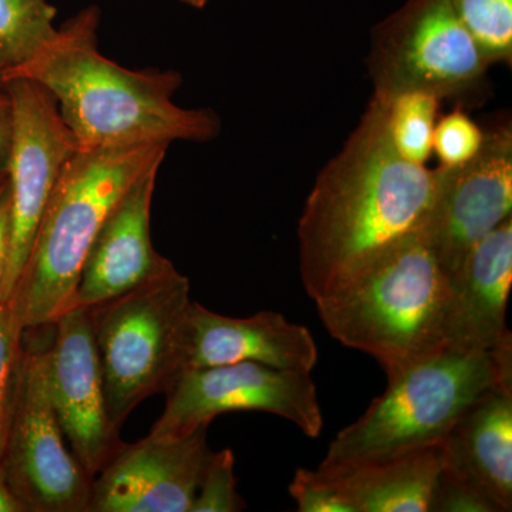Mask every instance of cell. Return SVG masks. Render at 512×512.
<instances>
[{"label": "cell", "instance_id": "1", "mask_svg": "<svg viewBox=\"0 0 512 512\" xmlns=\"http://www.w3.org/2000/svg\"><path fill=\"white\" fill-rule=\"evenodd\" d=\"M434 170L394 150L389 103L373 97L355 130L313 184L298 224L299 272L313 302L340 291L419 232Z\"/></svg>", "mask_w": 512, "mask_h": 512}, {"label": "cell", "instance_id": "2", "mask_svg": "<svg viewBox=\"0 0 512 512\" xmlns=\"http://www.w3.org/2000/svg\"><path fill=\"white\" fill-rule=\"evenodd\" d=\"M99 20L96 6L82 10L8 79L23 77L52 93L79 150L202 143L218 136L214 111L174 103L180 73L136 72L101 55Z\"/></svg>", "mask_w": 512, "mask_h": 512}, {"label": "cell", "instance_id": "3", "mask_svg": "<svg viewBox=\"0 0 512 512\" xmlns=\"http://www.w3.org/2000/svg\"><path fill=\"white\" fill-rule=\"evenodd\" d=\"M448 296L450 281L419 231L315 303L333 339L392 379L446 349Z\"/></svg>", "mask_w": 512, "mask_h": 512}, {"label": "cell", "instance_id": "4", "mask_svg": "<svg viewBox=\"0 0 512 512\" xmlns=\"http://www.w3.org/2000/svg\"><path fill=\"white\" fill-rule=\"evenodd\" d=\"M170 144L77 150L64 165L12 302L23 329L55 322L72 306L80 272L107 215Z\"/></svg>", "mask_w": 512, "mask_h": 512}, {"label": "cell", "instance_id": "5", "mask_svg": "<svg viewBox=\"0 0 512 512\" xmlns=\"http://www.w3.org/2000/svg\"><path fill=\"white\" fill-rule=\"evenodd\" d=\"M387 380L386 392L336 434L320 467L382 463L441 446L478 397L512 383V345L493 352L444 349Z\"/></svg>", "mask_w": 512, "mask_h": 512}, {"label": "cell", "instance_id": "6", "mask_svg": "<svg viewBox=\"0 0 512 512\" xmlns=\"http://www.w3.org/2000/svg\"><path fill=\"white\" fill-rule=\"evenodd\" d=\"M190 303V281L173 265L123 295L87 306L116 429L177 379L178 335Z\"/></svg>", "mask_w": 512, "mask_h": 512}, {"label": "cell", "instance_id": "7", "mask_svg": "<svg viewBox=\"0 0 512 512\" xmlns=\"http://www.w3.org/2000/svg\"><path fill=\"white\" fill-rule=\"evenodd\" d=\"M53 323L23 332L2 463L26 512H89L93 478L67 450L47 384Z\"/></svg>", "mask_w": 512, "mask_h": 512}, {"label": "cell", "instance_id": "8", "mask_svg": "<svg viewBox=\"0 0 512 512\" xmlns=\"http://www.w3.org/2000/svg\"><path fill=\"white\" fill-rule=\"evenodd\" d=\"M366 64L373 97L387 103L413 92L464 96L491 66L450 0H406L373 28Z\"/></svg>", "mask_w": 512, "mask_h": 512}, {"label": "cell", "instance_id": "9", "mask_svg": "<svg viewBox=\"0 0 512 512\" xmlns=\"http://www.w3.org/2000/svg\"><path fill=\"white\" fill-rule=\"evenodd\" d=\"M165 394L167 403L151 427L153 436H185L229 412L275 414L291 421L311 439L323 429L318 389L311 373L255 362L234 363L185 372Z\"/></svg>", "mask_w": 512, "mask_h": 512}, {"label": "cell", "instance_id": "10", "mask_svg": "<svg viewBox=\"0 0 512 512\" xmlns=\"http://www.w3.org/2000/svg\"><path fill=\"white\" fill-rule=\"evenodd\" d=\"M3 83L12 107L13 140L8 168L9 259L0 302L12 299L50 195L64 165L79 150L52 93L23 77Z\"/></svg>", "mask_w": 512, "mask_h": 512}, {"label": "cell", "instance_id": "11", "mask_svg": "<svg viewBox=\"0 0 512 512\" xmlns=\"http://www.w3.org/2000/svg\"><path fill=\"white\" fill-rule=\"evenodd\" d=\"M512 217V127L485 131L480 151L467 163L434 170V191L421 237L448 281L471 249Z\"/></svg>", "mask_w": 512, "mask_h": 512}, {"label": "cell", "instance_id": "12", "mask_svg": "<svg viewBox=\"0 0 512 512\" xmlns=\"http://www.w3.org/2000/svg\"><path fill=\"white\" fill-rule=\"evenodd\" d=\"M47 384L73 456L90 477H96L124 441L107 414L99 353L87 306L67 309L53 322L47 349Z\"/></svg>", "mask_w": 512, "mask_h": 512}, {"label": "cell", "instance_id": "13", "mask_svg": "<svg viewBox=\"0 0 512 512\" xmlns=\"http://www.w3.org/2000/svg\"><path fill=\"white\" fill-rule=\"evenodd\" d=\"M208 427L123 443L93 478L89 512H190L211 454Z\"/></svg>", "mask_w": 512, "mask_h": 512}, {"label": "cell", "instance_id": "14", "mask_svg": "<svg viewBox=\"0 0 512 512\" xmlns=\"http://www.w3.org/2000/svg\"><path fill=\"white\" fill-rule=\"evenodd\" d=\"M318 356L311 332L282 313L228 318L191 301L178 335L177 377L190 370L242 362L312 373Z\"/></svg>", "mask_w": 512, "mask_h": 512}, {"label": "cell", "instance_id": "15", "mask_svg": "<svg viewBox=\"0 0 512 512\" xmlns=\"http://www.w3.org/2000/svg\"><path fill=\"white\" fill-rule=\"evenodd\" d=\"M158 170L151 168L141 175L107 215L84 261L70 308L109 301L173 266L151 241V201Z\"/></svg>", "mask_w": 512, "mask_h": 512}, {"label": "cell", "instance_id": "16", "mask_svg": "<svg viewBox=\"0 0 512 512\" xmlns=\"http://www.w3.org/2000/svg\"><path fill=\"white\" fill-rule=\"evenodd\" d=\"M512 284V217L471 249L450 279L446 349L493 352L512 345L507 306Z\"/></svg>", "mask_w": 512, "mask_h": 512}, {"label": "cell", "instance_id": "17", "mask_svg": "<svg viewBox=\"0 0 512 512\" xmlns=\"http://www.w3.org/2000/svg\"><path fill=\"white\" fill-rule=\"evenodd\" d=\"M443 468L512 510V383L498 384L461 414L441 443Z\"/></svg>", "mask_w": 512, "mask_h": 512}, {"label": "cell", "instance_id": "18", "mask_svg": "<svg viewBox=\"0 0 512 512\" xmlns=\"http://www.w3.org/2000/svg\"><path fill=\"white\" fill-rule=\"evenodd\" d=\"M441 470V446L382 463L318 468L353 512H430Z\"/></svg>", "mask_w": 512, "mask_h": 512}, {"label": "cell", "instance_id": "19", "mask_svg": "<svg viewBox=\"0 0 512 512\" xmlns=\"http://www.w3.org/2000/svg\"><path fill=\"white\" fill-rule=\"evenodd\" d=\"M56 9L47 0H0V80L8 79L55 37Z\"/></svg>", "mask_w": 512, "mask_h": 512}, {"label": "cell", "instance_id": "20", "mask_svg": "<svg viewBox=\"0 0 512 512\" xmlns=\"http://www.w3.org/2000/svg\"><path fill=\"white\" fill-rule=\"evenodd\" d=\"M439 97L404 93L389 101V134L394 150L409 163L426 165L433 154V134L440 109Z\"/></svg>", "mask_w": 512, "mask_h": 512}, {"label": "cell", "instance_id": "21", "mask_svg": "<svg viewBox=\"0 0 512 512\" xmlns=\"http://www.w3.org/2000/svg\"><path fill=\"white\" fill-rule=\"evenodd\" d=\"M493 66L512 60V0H450Z\"/></svg>", "mask_w": 512, "mask_h": 512}, {"label": "cell", "instance_id": "22", "mask_svg": "<svg viewBox=\"0 0 512 512\" xmlns=\"http://www.w3.org/2000/svg\"><path fill=\"white\" fill-rule=\"evenodd\" d=\"M23 332L12 299L0 302V460L5 451L20 355Z\"/></svg>", "mask_w": 512, "mask_h": 512}, {"label": "cell", "instance_id": "23", "mask_svg": "<svg viewBox=\"0 0 512 512\" xmlns=\"http://www.w3.org/2000/svg\"><path fill=\"white\" fill-rule=\"evenodd\" d=\"M235 456L231 448L211 451L202 470L197 495L190 512H237L244 501L237 493Z\"/></svg>", "mask_w": 512, "mask_h": 512}, {"label": "cell", "instance_id": "24", "mask_svg": "<svg viewBox=\"0 0 512 512\" xmlns=\"http://www.w3.org/2000/svg\"><path fill=\"white\" fill-rule=\"evenodd\" d=\"M485 131L466 111L456 109L437 120L433 134V154L441 167H456L471 160L483 146Z\"/></svg>", "mask_w": 512, "mask_h": 512}, {"label": "cell", "instance_id": "25", "mask_svg": "<svg viewBox=\"0 0 512 512\" xmlns=\"http://www.w3.org/2000/svg\"><path fill=\"white\" fill-rule=\"evenodd\" d=\"M289 494L299 512H353L338 488L318 470L299 468L289 484Z\"/></svg>", "mask_w": 512, "mask_h": 512}, {"label": "cell", "instance_id": "26", "mask_svg": "<svg viewBox=\"0 0 512 512\" xmlns=\"http://www.w3.org/2000/svg\"><path fill=\"white\" fill-rule=\"evenodd\" d=\"M431 511L439 512H500L490 498L464 483L463 480L441 470Z\"/></svg>", "mask_w": 512, "mask_h": 512}, {"label": "cell", "instance_id": "27", "mask_svg": "<svg viewBox=\"0 0 512 512\" xmlns=\"http://www.w3.org/2000/svg\"><path fill=\"white\" fill-rule=\"evenodd\" d=\"M10 242V190L8 177L0 181V291L8 269Z\"/></svg>", "mask_w": 512, "mask_h": 512}, {"label": "cell", "instance_id": "28", "mask_svg": "<svg viewBox=\"0 0 512 512\" xmlns=\"http://www.w3.org/2000/svg\"><path fill=\"white\" fill-rule=\"evenodd\" d=\"M13 140V116L9 97L0 99V181L8 177Z\"/></svg>", "mask_w": 512, "mask_h": 512}, {"label": "cell", "instance_id": "29", "mask_svg": "<svg viewBox=\"0 0 512 512\" xmlns=\"http://www.w3.org/2000/svg\"><path fill=\"white\" fill-rule=\"evenodd\" d=\"M0 512H26L18 498L10 490L2 463H0Z\"/></svg>", "mask_w": 512, "mask_h": 512}, {"label": "cell", "instance_id": "30", "mask_svg": "<svg viewBox=\"0 0 512 512\" xmlns=\"http://www.w3.org/2000/svg\"><path fill=\"white\" fill-rule=\"evenodd\" d=\"M181 2L185 3V5L192 6V8L201 9L204 8L210 0H181Z\"/></svg>", "mask_w": 512, "mask_h": 512}, {"label": "cell", "instance_id": "31", "mask_svg": "<svg viewBox=\"0 0 512 512\" xmlns=\"http://www.w3.org/2000/svg\"><path fill=\"white\" fill-rule=\"evenodd\" d=\"M2 97H8V93H6L5 83L0 80V99H2Z\"/></svg>", "mask_w": 512, "mask_h": 512}]
</instances>
